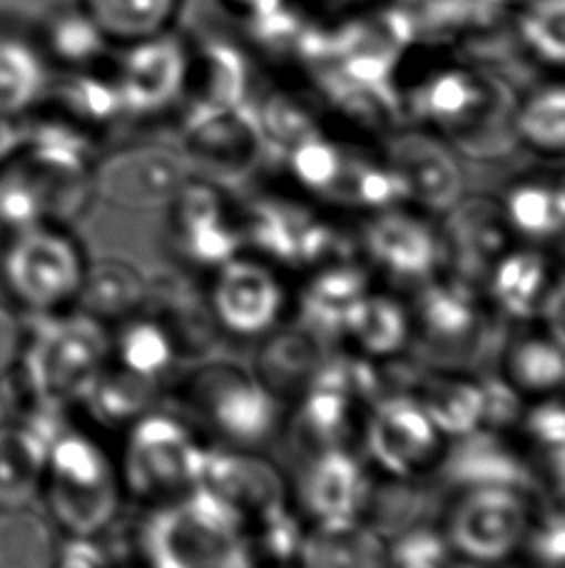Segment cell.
I'll return each mask as SVG.
<instances>
[{"mask_svg":"<svg viewBox=\"0 0 565 568\" xmlns=\"http://www.w3.org/2000/svg\"><path fill=\"white\" fill-rule=\"evenodd\" d=\"M403 120L446 140L461 155L493 160L518 145L513 110L518 93L508 78L459 53L419 43L399 70Z\"/></svg>","mask_w":565,"mask_h":568,"instance_id":"cell-1","label":"cell"},{"mask_svg":"<svg viewBox=\"0 0 565 568\" xmlns=\"http://www.w3.org/2000/svg\"><path fill=\"white\" fill-rule=\"evenodd\" d=\"M110 354L113 337L100 320L80 310L40 314L35 327L25 332L13 372L38 399L68 412L85 404Z\"/></svg>","mask_w":565,"mask_h":568,"instance_id":"cell-2","label":"cell"},{"mask_svg":"<svg viewBox=\"0 0 565 568\" xmlns=\"http://www.w3.org/2000/svg\"><path fill=\"white\" fill-rule=\"evenodd\" d=\"M150 568H251L247 521L202 486L163 504L143 534Z\"/></svg>","mask_w":565,"mask_h":568,"instance_id":"cell-3","label":"cell"},{"mask_svg":"<svg viewBox=\"0 0 565 568\" xmlns=\"http://www.w3.org/2000/svg\"><path fill=\"white\" fill-rule=\"evenodd\" d=\"M117 464L103 444L65 426L48 452L40 496L58 529L68 536H97L115 519L123 499Z\"/></svg>","mask_w":565,"mask_h":568,"instance_id":"cell-4","label":"cell"},{"mask_svg":"<svg viewBox=\"0 0 565 568\" xmlns=\"http://www.w3.org/2000/svg\"><path fill=\"white\" fill-rule=\"evenodd\" d=\"M205 446L183 422L167 414H143L130 424L123 449L120 481L123 489L143 501L160 506L183 499L199 484Z\"/></svg>","mask_w":565,"mask_h":568,"instance_id":"cell-5","label":"cell"},{"mask_svg":"<svg viewBox=\"0 0 565 568\" xmlns=\"http://www.w3.org/2000/svg\"><path fill=\"white\" fill-rule=\"evenodd\" d=\"M85 257L58 225L10 232L0 277L10 297L38 314H53L78 300Z\"/></svg>","mask_w":565,"mask_h":568,"instance_id":"cell-6","label":"cell"},{"mask_svg":"<svg viewBox=\"0 0 565 568\" xmlns=\"http://www.w3.org/2000/svg\"><path fill=\"white\" fill-rule=\"evenodd\" d=\"M113 73L123 95L125 118L143 120L179 113L189 75L187 38L173 28L123 45V53L113 58Z\"/></svg>","mask_w":565,"mask_h":568,"instance_id":"cell-7","label":"cell"},{"mask_svg":"<svg viewBox=\"0 0 565 568\" xmlns=\"http://www.w3.org/2000/svg\"><path fill=\"white\" fill-rule=\"evenodd\" d=\"M533 514L516 486H471L453 506L446 539L476 564H499L526 541Z\"/></svg>","mask_w":565,"mask_h":568,"instance_id":"cell-8","label":"cell"},{"mask_svg":"<svg viewBox=\"0 0 565 568\" xmlns=\"http://www.w3.org/2000/svg\"><path fill=\"white\" fill-rule=\"evenodd\" d=\"M179 152L187 165H197L212 175H245L265 152L251 103L179 110Z\"/></svg>","mask_w":565,"mask_h":568,"instance_id":"cell-9","label":"cell"},{"mask_svg":"<svg viewBox=\"0 0 565 568\" xmlns=\"http://www.w3.org/2000/svg\"><path fill=\"white\" fill-rule=\"evenodd\" d=\"M192 407L232 444H257L277 424V402L265 382L242 369L209 367L192 379Z\"/></svg>","mask_w":565,"mask_h":568,"instance_id":"cell-10","label":"cell"},{"mask_svg":"<svg viewBox=\"0 0 565 568\" xmlns=\"http://www.w3.org/2000/svg\"><path fill=\"white\" fill-rule=\"evenodd\" d=\"M189 180L183 152L165 145H133L95 162V192L110 205L153 210L170 205Z\"/></svg>","mask_w":565,"mask_h":568,"instance_id":"cell-11","label":"cell"},{"mask_svg":"<svg viewBox=\"0 0 565 568\" xmlns=\"http://www.w3.org/2000/svg\"><path fill=\"white\" fill-rule=\"evenodd\" d=\"M381 152L397 172L407 202L429 212H449L461 200L463 170L446 140L417 125H401L387 135Z\"/></svg>","mask_w":565,"mask_h":568,"instance_id":"cell-12","label":"cell"},{"mask_svg":"<svg viewBox=\"0 0 565 568\" xmlns=\"http://www.w3.org/2000/svg\"><path fill=\"white\" fill-rule=\"evenodd\" d=\"M367 446L379 469L391 476H411L436 462L443 434L417 397H391L371 412Z\"/></svg>","mask_w":565,"mask_h":568,"instance_id":"cell-13","label":"cell"},{"mask_svg":"<svg viewBox=\"0 0 565 568\" xmlns=\"http://www.w3.org/2000/svg\"><path fill=\"white\" fill-rule=\"evenodd\" d=\"M187 45L189 75L183 108H239L251 103L257 93V60L242 40L197 36L187 38Z\"/></svg>","mask_w":565,"mask_h":568,"instance_id":"cell-14","label":"cell"},{"mask_svg":"<svg viewBox=\"0 0 565 568\" xmlns=\"http://www.w3.org/2000/svg\"><path fill=\"white\" fill-rule=\"evenodd\" d=\"M285 290L275 272L257 260L232 257L217 267L212 310L222 327L239 337H257L275 327Z\"/></svg>","mask_w":565,"mask_h":568,"instance_id":"cell-15","label":"cell"},{"mask_svg":"<svg viewBox=\"0 0 565 568\" xmlns=\"http://www.w3.org/2000/svg\"><path fill=\"white\" fill-rule=\"evenodd\" d=\"M219 496L247 524L287 506V489L275 466L235 449H205L199 484Z\"/></svg>","mask_w":565,"mask_h":568,"instance_id":"cell-16","label":"cell"},{"mask_svg":"<svg viewBox=\"0 0 565 568\" xmlns=\"http://www.w3.org/2000/svg\"><path fill=\"white\" fill-rule=\"evenodd\" d=\"M249 232L259 250L285 265H327L337 247V232L289 200H261L251 210Z\"/></svg>","mask_w":565,"mask_h":568,"instance_id":"cell-17","label":"cell"},{"mask_svg":"<svg viewBox=\"0 0 565 568\" xmlns=\"http://www.w3.org/2000/svg\"><path fill=\"white\" fill-rule=\"evenodd\" d=\"M364 247L379 270L407 282H429L441 262V240L429 222L393 207L371 220Z\"/></svg>","mask_w":565,"mask_h":568,"instance_id":"cell-18","label":"cell"},{"mask_svg":"<svg viewBox=\"0 0 565 568\" xmlns=\"http://www.w3.org/2000/svg\"><path fill=\"white\" fill-rule=\"evenodd\" d=\"M508 235L511 230L501 205L486 197H461L449 210V225L439 237L441 260H453L459 280H476L489 275L493 262L506 252Z\"/></svg>","mask_w":565,"mask_h":568,"instance_id":"cell-19","label":"cell"},{"mask_svg":"<svg viewBox=\"0 0 565 568\" xmlns=\"http://www.w3.org/2000/svg\"><path fill=\"white\" fill-rule=\"evenodd\" d=\"M167 207L173 210L179 245L195 265L219 267L235 257L237 232L227 222L215 187L187 180Z\"/></svg>","mask_w":565,"mask_h":568,"instance_id":"cell-20","label":"cell"},{"mask_svg":"<svg viewBox=\"0 0 565 568\" xmlns=\"http://www.w3.org/2000/svg\"><path fill=\"white\" fill-rule=\"evenodd\" d=\"M299 491L315 524L351 521L364 504L367 474L349 452L331 446L309 462Z\"/></svg>","mask_w":565,"mask_h":568,"instance_id":"cell-21","label":"cell"},{"mask_svg":"<svg viewBox=\"0 0 565 568\" xmlns=\"http://www.w3.org/2000/svg\"><path fill=\"white\" fill-rule=\"evenodd\" d=\"M50 444L16 422H0V509L28 506L40 496Z\"/></svg>","mask_w":565,"mask_h":568,"instance_id":"cell-22","label":"cell"},{"mask_svg":"<svg viewBox=\"0 0 565 568\" xmlns=\"http://www.w3.org/2000/svg\"><path fill=\"white\" fill-rule=\"evenodd\" d=\"M305 568H389L387 546L359 519L315 524L299 551Z\"/></svg>","mask_w":565,"mask_h":568,"instance_id":"cell-23","label":"cell"},{"mask_svg":"<svg viewBox=\"0 0 565 568\" xmlns=\"http://www.w3.org/2000/svg\"><path fill=\"white\" fill-rule=\"evenodd\" d=\"M489 294L513 320L538 314L548 292V262L536 250H506L489 270Z\"/></svg>","mask_w":565,"mask_h":568,"instance_id":"cell-24","label":"cell"},{"mask_svg":"<svg viewBox=\"0 0 565 568\" xmlns=\"http://www.w3.org/2000/svg\"><path fill=\"white\" fill-rule=\"evenodd\" d=\"M185 0H80L113 45H130L173 30Z\"/></svg>","mask_w":565,"mask_h":568,"instance_id":"cell-25","label":"cell"},{"mask_svg":"<svg viewBox=\"0 0 565 568\" xmlns=\"http://www.w3.org/2000/svg\"><path fill=\"white\" fill-rule=\"evenodd\" d=\"M513 135L546 158H565V83L546 80L516 100Z\"/></svg>","mask_w":565,"mask_h":568,"instance_id":"cell-26","label":"cell"},{"mask_svg":"<svg viewBox=\"0 0 565 568\" xmlns=\"http://www.w3.org/2000/svg\"><path fill=\"white\" fill-rule=\"evenodd\" d=\"M511 33L526 63L565 70V0H526L511 16Z\"/></svg>","mask_w":565,"mask_h":568,"instance_id":"cell-27","label":"cell"},{"mask_svg":"<svg viewBox=\"0 0 565 568\" xmlns=\"http://www.w3.org/2000/svg\"><path fill=\"white\" fill-rule=\"evenodd\" d=\"M511 235L546 242L565 232V197L558 182L523 180L501 202Z\"/></svg>","mask_w":565,"mask_h":568,"instance_id":"cell-28","label":"cell"},{"mask_svg":"<svg viewBox=\"0 0 565 568\" xmlns=\"http://www.w3.org/2000/svg\"><path fill=\"white\" fill-rule=\"evenodd\" d=\"M45 55L70 70L103 65L110 60V40L83 8H63L48 18L43 28Z\"/></svg>","mask_w":565,"mask_h":568,"instance_id":"cell-29","label":"cell"},{"mask_svg":"<svg viewBox=\"0 0 565 568\" xmlns=\"http://www.w3.org/2000/svg\"><path fill=\"white\" fill-rule=\"evenodd\" d=\"M145 294V280L123 260H100L85 267L78 292L80 312L100 322L120 320L133 312Z\"/></svg>","mask_w":565,"mask_h":568,"instance_id":"cell-30","label":"cell"},{"mask_svg":"<svg viewBox=\"0 0 565 568\" xmlns=\"http://www.w3.org/2000/svg\"><path fill=\"white\" fill-rule=\"evenodd\" d=\"M367 277L347 262H331L305 292V317L315 332H345L347 317L364 297Z\"/></svg>","mask_w":565,"mask_h":568,"instance_id":"cell-31","label":"cell"},{"mask_svg":"<svg viewBox=\"0 0 565 568\" xmlns=\"http://www.w3.org/2000/svg\"><path fill=\"white\" fill-rule=\"evenodd\" d=\"M55 524L30 506L0 509V568H53Z\"/></svg>","mask_w":565,"mask_h":568,"instance_id":"cell-32","label":"cell"},{"mask_svg":"<svg viewBox=\"0 0 565 568\" xmlns=\"http://www.w3.org/2000/svg\"><path fill=\"white\" fill-rule=\"evenodd\" d=\"M411 320L397 300L367 292L345 324V334L369 357L397 354L409 339Z\"/></svg>","mask_w":565,"mask_h":568,"instance_id":"cell-33","label":"cell"},{"mask_svg":"<svg viewBox=\"0 0 565 568\" xmlns=\"http://www.w3.org/2000/svg\"><path fill=\"white\" fill-rule=\"evenodd\" d=\"M419 314L423 332L439 342H459L476 329L479 304L469 282L449 280L439 284H429L421 294Z\"/></svg>","mask_w":565,"mask_h":568,"instance_id":"cell-34","label":"cell"},{"mask_svg":"<svg viewBox=\"0 0 565 568\" xmlns=\"http://www.w3.org/2000/svg\"><path fill=\"white\" fill-rule=\"evenodd\" d=\"M157 384L160 382L137 377V374L110 359L85 404L100 422L133 424L147 414L150 402L155 399Z\"/></svg>","mask_w":565,"mask_h":568,"instance_id":"cell-35","label":"cell"},{"mask_svg":"<svg viewBox=\"0 0 565 568\" xmlns=\"http://www.w3.org/2000/svg\"><path fill=\"white\" fill-rule=\"evenodd\" d=\"M508 384L518 394H551L565 387V347L548 334L521 339L506 359Z\"/></svg>","mask_w":565,"mask_h":568,"instance_id":"cell-36","label":"cell"},{"mask_svg":"<svg viewBox=\"0 0 565 568\" xmlns=\"http://www.w3.org/2000/svg\"><path fill=\"white\" fill-rule=\"evenodd\" d=\"M177 349L165 327L150 320L127 322L113 339L110 359L137 377L160 382L175 364Z\"/></svg>","mask_w":565,"mask_h":568,"instance_id":"cell-37","label":"cell"},{"mask_svg":"<svg viewBox=\"0 0 565 568\" xmlns=\"http://www.w3.org/2000/svg\"><path fill=\"white\" fill-rule=\"evenodd\" d=\"M45 90V65L38 50L18 38H0V110L23 115Z\"/></svg>","mask_w":565,"mask_h":568,"instance_id":"cell-38","label":"cell"},{"mask_svg":"<svg viewBox=\"0 0 565 568\" xmlns=\"http://www.w3.org/2000/svg\"><path fill=\"white\" fill-rule=\"evenodd\" d=\"M417 399L443 436L471 434L483 422V392L476 382L431 379Z\"/></svg>","mask_w":565,"mask_h":568,"instance_id":"cell-39","label":"cell"},{"mask_svg":"<svg viewBox=\"0 0 565 568\" xmlns=\"http://www.w3.org/2000/svg\"><path fill=\"white\" fill-rule=\"evenodd\" d=\"M456 439V469L471 486H516L518 464L499 442L481 436L479 429Z\"/></svg>","mask_w":565,"mask_h":568,"instance_id":"cell-40","label":"cell"},{"mask_svg":"<svg viewBox=\"0 0 565 568\" xmlns=\"http://www.w3.org/2000/svg\"><path fill=\"white\" fill-rule=\"evenodd\" d=\"M451 544L446 536L413 531L387 549L389 568H446Z\"/></svg>","mask_w":565,"mask_h":568,"instance_id":"cell-41","label":"cell"},{"mask_svg":"<svg viewBox=\"0 0 565 568\" xmlns=\"http://www.w3.org/2000/svg\"><path fill=\"white\" fill-rule=\"evenodd\" d=\"M255 524L259 531L257 546L265 554H269L271 559L287 561L291 556H299L301 544H305V531L299 529L295 516L287 514V506L261 516V519Z\"/></svg>","mask_w":565,"mask_h":568,"instance_id":"cell-42","label":"cell"},{"mask_svg":"<svg viewBox=\"0 0 565 568\" xmlns=\"http://www.w3.org/2000/svg\"><path fill=\"white\" fill-rule=\"evenodd\" d=\"M269 367H271V379H297L301 372H315L321 367L317 362V354H311V339L309 337H287L281 344L271 347L269 354Z\"/></svg>","mask_w":565,"mask_h":568,"instance_id":"cell-43","label":"cell"},{"mask_svg":"<svg viewBox=\"0 0 565 568\" xmlns=\"http://www.w3.org/2000/svg\"><path fill=\"white\" fill-rule=\"evenodd\" d=\"M523 546H528L541 564L565 566V514H551L541 521H531Z\"/></svg>","mask_w":565,"mask_h":568,"instance_id":"cell-44","label":"cell"},{"mask_svg":"<svg viewBox=\"0 0 565 568\" xmlns=\"http://www.w3.org/2000/svg\"><path fill=\"white\" fill-rule=\"evenodd\" d=\"M526 432L531 442L541 452L553 449V446L565 444V407L563 404H541V407L528 414Z\"/></svg>","mask_w":565,"mask_h":568,"instance_id":"cell-45","label":"cell"},{"mask_svg":"<svg viewBox=\"0 0 565 568\" xmlns=\"http://www.w3.org/2000/svg\"><path fill=\"white\" fill-rule=\"evenodd\" d=\"M53 568H110V561L95 536H68V541L58 544Z\"/></svg>","mask_w":565,"mask_h":568,"instance_id":"cell-46","label":"cell"},{"mask_svg":"<svg viewBox=\"0 0 565 568\" xmlns=\"http://www.w3.org/2000/svg\"><path fill=\"white\" fill-rule=\"evenodd\" d=\"M23 342H25L23 324L18 322L13 310H8L6 304H0V379H3L8 372L16 369L20 352H23Z\"/></svg>","mask_w":565,"mask_h":568,"instance_id":"cell-47","label":"cell"},{"mask_svg":"<svg viewBox=\"0 0 565 568\" xmlns=\"http://www.w3.org/2000/svg\"><path fill=\"white\" fill-rule=\"evenodd\" d=\"M538 314L543 324H546L548 337H553L565 347V277L556 287H548Z\"/></svg>","mask_w":565,"mask_h":568,"instance_id":"cell-48","label":"cell"},{"mask_svg":"<svg viewBox=\"0 0 565 568\" xmlns=\"http://www.w3.org/2000/svg\"><path fill=\"white\" fill-rule=\"evenodd\" d=\"M225 10L229 13V18H235L237 23L245 28L249 23H257L269 13H275L277 8H281L287 0H219Z\"/></svg>","mask_w":565,"mask_h":568,"instance_id":"cell-49","label":"cell"},{"mask_svg":"<svg viewBox=\"0 0 565 568\" xmlns=\"http://www.w3.org/2000/svg\"><path fill=\"white\" fill-rule=\"evenodd\" d=\"M25 140V120L23 115L3 113L0 110V165L16 155Z\"/></svg>","mask_w":565,"mask_h":568,"instance_id":"cell-50","label":"cell"},{"mask_svg":"<svg viewBox=\"0 0 565 568\" xmlns=\"http://www.w3.org/2000/svg\"><path fill=\"white\" fill-rule=\"evenodd\" d=\"M558 187H561V192H563V197H565V175L558 180Z\"/></svg>","mask_w":565,"mask_h":568,"instance_id":"cell-51","label":"cell"},{"mask_svg":"<svg viewBox=\"0 0 565 568\" xmlns=\"http://www.w3.org/2000/svg\"><path fill=\"white\" fill-rule=\"evenodd\" d=\"M511 3H513V8H518L521 3H526V0H511Z\"/></svg>","mask_w":565,"mask_h":568,"instance_id":"cell-52","label":"cell"},{"mask_svg":"<svg viewBox=\"0 0 565 568\" xmlns=\"http://www.w3.org/2000/svg\"><path fill=\"white\" fill-rule=\"evenodd\" d=\"M0 422H3V404H0Z\"/></svg>","mask_w":565,"mask_h":568,"instance_id":"cell-53","label":"cell"}]
</instances>
